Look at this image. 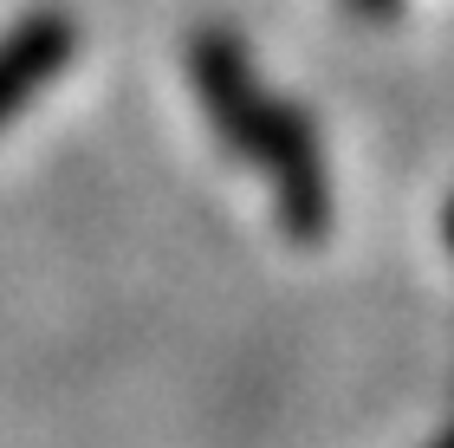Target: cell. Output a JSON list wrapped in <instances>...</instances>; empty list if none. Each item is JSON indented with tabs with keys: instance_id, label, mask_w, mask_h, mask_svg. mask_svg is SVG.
<instances>
[{
	"instance_id": "1",
	"label": "cell",
	"mask_w": 454,
	"mask_h": 448,
	"mask_svg": "<svg viewBox=\"0 0 454 448\" xmlns=\"http://www.w3.org/2000/svg\"><path fill=\"white\" fill-rule=\"evenodd\" d=\"M189 85H195L201 117L221 130V144L247 169L266 176L279 228L293 240H325V228H332V176H325L318 130H312V117H299L254 72V59H247L234 27H195L189 33Z\"/></svg>"
},
{
	"instance_id": "2",
	"label": "cell",
	"mask_w": 454,
	"mask_h": 448,
	"mask_svg": "<svg viewBox=\"0 0 454 448\" xmlns=\"http://www.w3.org/2000/svg\"><path fill=\"white\" fill-rule=\"evenodd\" d=\"M78 59V20L59 7L27 13L20 27L0 33V130L33 105L52 78H66V66Z\"/></svg>"
},
{
	"instance_id": "3",
	"label": "cell",
	"mask_w": 454,
	"mask_h": 448,
	"mask_svg": "<svg viewBox=\"0 0 454 448\" xmlns=\"http://www.w3.org/2000/svg\"><path fill=\"white\" fill-rule=\"evenodd\" d=\"M350 7H357L364 20H396V13H403V0H350Z\"/></svg>"
},
{
	"instance_id": "4",
	"label": "cell",
	"mask_w": 454,
	"mask_h": 448,
	"mask_svg": "<svg viewBox=\"0 0 454 448\" xmlns=\"http://www.w3.org/2000/svg\"><path fill=\"white\" fill-rule=\"evenodd\" d=\"M448 240H454V215H448Z\"/></svg>"
}]
</instances>
